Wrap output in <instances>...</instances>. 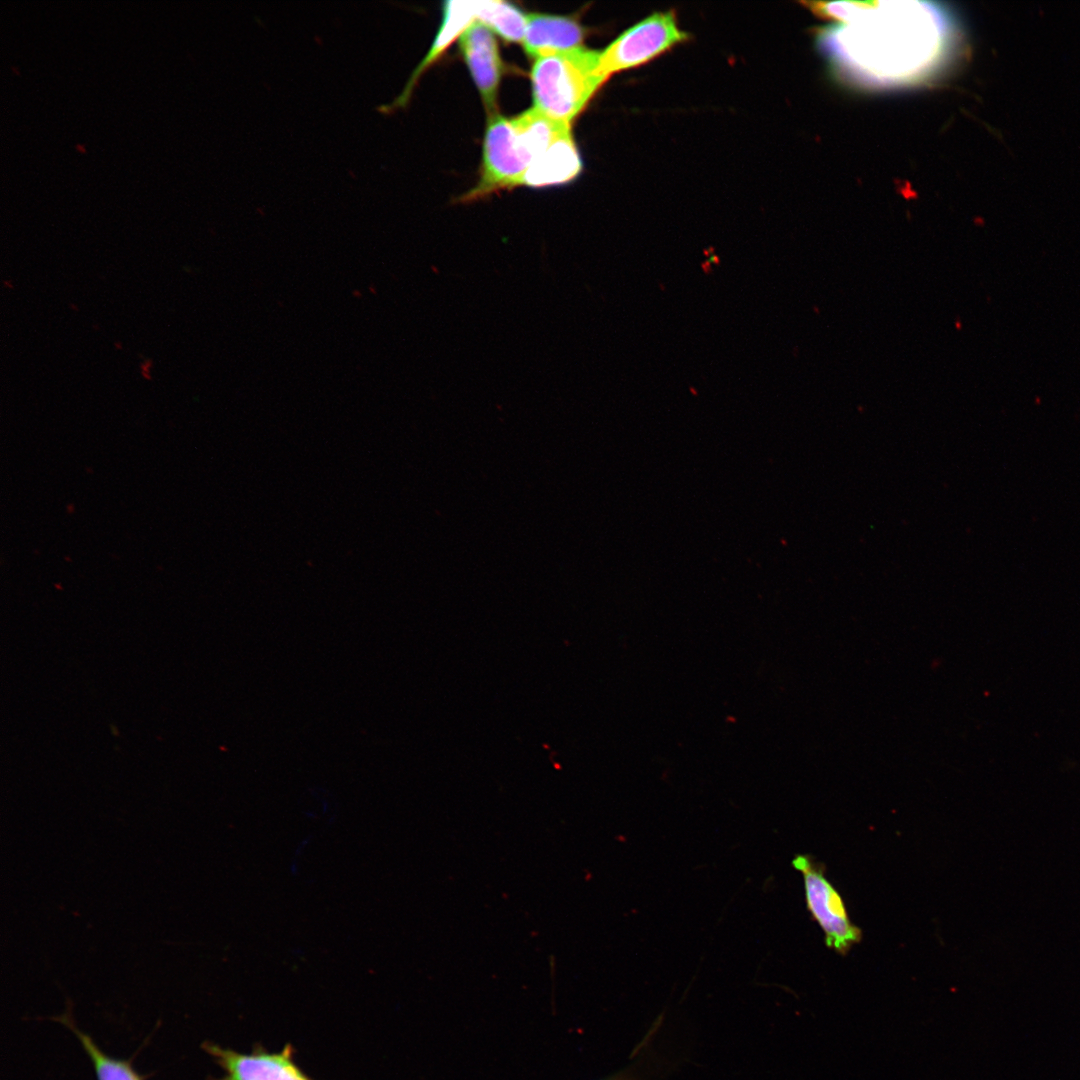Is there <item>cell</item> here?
Wrapping results in <instances>:
<instances>
[{
	"label": "cell",
	"instance_id": "obj_4",
	"mask_svg": "<svg viewBox=\"0 0 1080 1080\" xmlns=\"http://www.w3.org/2000/svg\"><path fill=\"white\" fill-rule=\"evenodd\" d=\"M687 38L672 11L652 14L624 31L600 52L601 70L608 78L613 73L651 61Z\"/></svg>",
	"mask_w": 1080,
	"mask_h": 1080
},
{
	"label": "cell",
	"instance_id": "obj_6",
	"mask_svg": "<svg viewBox=\"0 0 1080 1080\" xmlns=\"http://www.w3.org/2000/svg\"><path fill=\"white\" fill-rule=\"evenodd\" d=\"M202 1048L224 1071L222 1077L211 1080H314L296 1064L289 1044L279 1052L256 1048L241 1053L211 1042H205Z\"/></svg>",
	"mask_w": 1080,
	"mask_h": 1080
},
{
	"label": "cell",
	"instance_id": "obj_8",
	"mask_svg": "<svg viewBox=\"0 0 1080 1080\" xmlns=\"http://www.w3.org/2000/svg\"><path fill=\"white\" fill-rule=\"evenodd\" d=\"M584 31L573 19L551 15H528L522 41L535 58L582 47Z\"/></svg>",
	"mask_w": 1080,
	"mask_h": 1080
},
{
	"label": "cell",
	"instance_id": "obj_5",
	"mask_svg": "<svg viewBox=\"0 0 1080 1080\" xmlns=\"http://www.w3.org/2000/svg\"><path fill=\"white\" fill-rule=\"evenodd\" d=\"M792 864L803 875L807 908L823 930L826 945L847 952L860 941L861 931L851 923L842 898L810 857L797 855Z\"/></svg>",
	"mask_w": 1080,
	"mask_h": 1080
},
{
	"label": "cell",
	"instance_id": "obj_3",
	"mask_svg": "<svg viewBox=\"0 0 1080 1080\" xmlns=\"http://www.w3.org/2000/svg\"><path fill=\"white\" fill-rule=\"evenodd\" d=\"M606 79L595 50L579 47L538 57L531 70L534 108L569 124Z\"/></svg>",
	"mask_w": 1080,
	"mask_h": 1080
},
{
	"label": "cell",
	"instance_id": "obj_9",
	"mask_svg": "<svg viewBox=\"0 0 1080 1080\" xmlns=\"http://www.w3.org/2000/svg\"><path fill=\"white\" fill-rule=\"evenodd\" d=\"M477 21L512 42L523 41L527 16L503 1H477Z\"/></svg>",
	"mask_w": 1080,
	"mask_h": 1080
},
{
	"label": "cell",
	"instance_id": "obj_1",
	"mask_svg": "<svg viewBox=\"0 0 1080 1080\" xmlns=\"http://www.w3.org/2000/svg\"><path fill=\"white\" fill-rule=\"evenodd\" d=\"M837 22L819 36L822 50L847 77L873 86L913 83L943 64L954 39L945 10L922 1L811 2Z\"/></svg>",
	"mask_w": 1080,
	"mask_h": 1080
},
{
	"label": "cell",
	"instance_id": "obj_2",
	"mask_svg": "<svg viewBox=\"0 0 1080 1080\" xmlns=\"http://www.w3.org/2000/svg\"><path fill=\"white\" fill-rule=\"evenodd\" d=\"M482 177L470 198L515 185L542 187L565 183L581 171V159L568 123L534 107L512 118L495 117L483 147Z\"/></svg>",
	"mask_w": 1080,
	"mask_h": 1080
},
{
	"label": "cell",
	"instance_id": "obj_7",
	"mask_svg": "<svg viewBox=\"0 0 1080 1080\" xmlns=\"http://www.w3.org/2000/svg\"><path fill=\"white\" fill-rule=\"evenodd\" d=\"M459 43L485 105L488 108L493 107L501 77L502 62L492 31L476 21L461 34Z\"/></svg>",
	"mask_w": 1080,
	"mask_h": 1080
},
{
	"label": "cell",
	"instance_id": "obj_10",
	"mask_svg": "<svg viewBox=\"0 0 1080 1080\" xmlns=\"http://www.w3.org/2000/svg\"><path fill=\"white\" fill-rule=\"evenodd\" d=\"M77 1036L89 1056L98 1080H143L128 1060L116 1059L104 1053L93 1039L82 1032L68 1016L59 1019Z\"/></svg>",
	"mask_w": 1080,
	"mask_h": 1080
},
{
	"label": "cell",
	"instance_id": "obj_11",
	"mask_svg": "<svg viewBox=\"0 0 1080 1080\" xmlns=\"http://www.w3.org/2000/svg\"><path fill=\"white\" fill-rule=\"evenodd\" d=\"M612 1080H630V1079H626L625 1077H616L615 1079H612Z\"/></svg>",
	"mask_w": 1080,
	"mask_h": 1080
}]
</instances>
